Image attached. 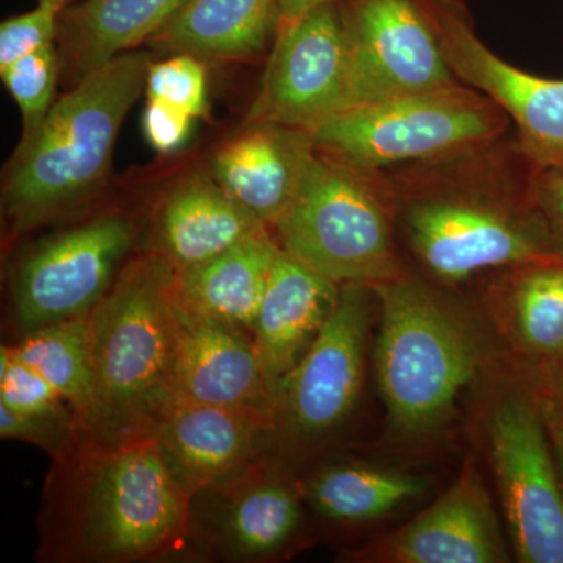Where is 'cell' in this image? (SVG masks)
Wrapping results in <instances>:
<instances>
[{
    "mask_svg": "<svg viewBox=\"0 0 563 563\" xmlns=\"http://www.w3.org/2000/svg\"><path fill=\"white\" fill-rule=\"evenodd\" d=\"M340 288L280 247L252 333L274 393L331 318Z\"/></svg>",
    "mask_w": 563,
    "mask_h": 563,
    "instance_id": "ffe728a7",
    "label": "cell"
},
{
    "mask_svg": "<svg viewBox=\"0 0 563 563\" xmlns=\"http://www.w3.org/2000/svg\"><path fill=\"white\" fill-rule=\"evenodd\" d=\"M366 563H501L509 561L498 517L476 462L428 509L361 550L343 554Z\"/></svg>",
    "mask_w": 563,
    "mask_h": 563,
    "instance_id": "9a60e30c",
    "label": "cell"
},
{
    "mask_svg": "<svg viewBox=\"0 0 563 563\" xmlns=\"http://www.w3.org/2000/svg\"><path fill=\"white\" fill-rule=\"evenodd\" d=\"M339 0H279V24L298 20L318 7L336 3Z\"/></svg>",
    "mask_w": 563,
    "mask_h": 563,
    "instance_id": "e575fe53",
    "label": "cell"
},
{
    "mask_svg": "<svg viewBox=\"0 0 563 563\" xmlns=\"http://www.w3.org/2000/svg\"><path fill=\"white\" fill-rule=\"evenodd\" d=\"M531 376V374H529ZM536 387L537 401L542 412L544 428L550 437L551 446L563 483V402L555 393L553 385L543 377L531 376Z\"/></svg>",
    "mask_w": 563,
    "mask_h": 563,
    "instance_id": "836d02e7",
    "label": "cell"
},
{
    "mask_svg": "<svg viewBox=\"0 0 563 563\" xmlns=\"http://www.w3.org/2000/svg\"><path fill=\"white\" fill-rule=\"evenodd\" d=\"M537 377H543V379H547L548 383L553 385L555 393H558L559 398H561V401L563 402V358L554 366L553 369H551L550 373L547 374V376Z\"/></svg>",
    "mask_w": 563,
    "mask_h": 563,
    "instance_id": "d590c367",
    "label": "cell"
},
{
    "mask_svg": "<svg viewBox=\"0 0 563 563\" xmlns=\"http://www.w3.org/2000/svg\"><path fill=\"white\" fill-rule=\"evenodd\" d=\"M279 27V0H185L152 36L154 49L213 60L257 57Z\"/></svg>",
    "mask_w": 563,
    "mask_h": 563,
    "instance_id": "cb8c5ba5",
    "label": "cell"
},
{
    "mask_svg": "<svg viewBox=\"0 0 563 563\" xmlns=\"http://www.w3.org/2000/svg\"><path fill=\"white\" fill-rule=\"evenodd\" d=\"M150 66V55L131 51L90 70L22 135L2 180L10 236L65 217L101 190L122 122L146 92Z\"/></svg>",
    "mask_w": 563,
    "mask_h": 563,
    "instance_id": "3957f363",
    "label": "cell"
},
{
    "mask_svg": "<svg viewBox=\"0 0 563 563\" xmlns=\"http://www.w3.org/2000/svg\"><path fill=\"white\" fill-rule=\"evenodd\" d=\"M195 118L158 99H147L143 113V132L152 147L161 154L179 150L190 136Z\"/></svg>",
    "mask_w": 563,
    "mask_h": 563,
    "instance_id": "1f68e13d",
    "label": "cell"
},
{
    "mask_svg": "<svg viewBox=\"0 0 563 563\" xmlns=\"http://www.w3.org/2000/svg\"><path fill=\"white\" fill-rule=\"evenodd\" d=\"M490 332L518 369L547 376L563 358V257L506 269L484 295Z\"/></svg>",
    "mask_w": 563,
    "mask_h": 563,
    "instance_id": "ac0fdd59",
    "label": "cell"
},
{
    "mask_svg": "<svg viewBox=\"0 0 563 563\" xmlns=\"http://www.w3.org/2000/svg\"><path fill=\"white\" fill-rule=\"evenodd\" d=\"M385 181L314 152L273 231L282 251L339 285H374L407 272Z\"/></svg>",
    "mask_w": 563,
    "mask_h": 563,
    "instance_id": "8992f818",
    "label": "cell"
},
{
    "mask_svg": "<svg viewBox=\"0 0 563 563\" xmlns=\"http://www.w3.org/2000/svg\"><path fill=\"white\" fill-rule=\"evenodd\" d=\"M529 202L563 254V172H532Z\"/></svg>",
    "mask_w": 563,
    "mask_h": 563,
    "instance_id": "d6a6232c",
    "label": "cell"
},
{
    "mask_svg": "<svg viewBox=\"0 0 563 563\" xmlns=\"http://www.w3.org/2000/svg\"><path fill=\"white\" fill-rule=\"evenodd\" d=\"M68 5L65 0H36L35 9L3 21L0 24V70L55 44L63 10Z\"/></svg>",
    "mask_w": 563,
    "mask_h": 563,
    "instance_id": "f546056e",
    "label": "cell"
},
{
    "mask_svg": "<svg viewBox=\"0 0 563 563\" xmlns=\"http://www.w3.org/2000/svg\"><path fill=\"white\" fill-rule=\"evenodd\" d=\"M490 395L485 440L515 555L563 563V483L532 377L510 362Z\"/></svg>",
    "mask_w": 563,
    "mask_h": 563,
    "instance_id": "ba28073f",
    "label": "cell"
},
{
    "mask_svg": "<svg viewBox=\"0 0 563 563\" xmlns=\"http://www.w3.org/2000/svg\"><path fill=\"white\" fill-rule=\"evenodd\" d=\"M0 404L22 417L73 424L76 412L38 372L22 362L11 344L0 350Z\"/></svg>",
    "mask_w": 563,
    "mask_h": 563,
    "instance_id": "4316f807",
    "label": "cell"
},
{
    "mask_svg": "<svg viewBox=\"0 0 563 563\" xmlns=\"http://www.w3.org/2000/svg\"><path fill=\"white\" fill-rule=\"evenodd\" d=\"M373 290L347 284L331 318L274 393L268 453L290 463L318 450L350 420L361 398Z\"/></svg>",
    "mask_w": 563,
    "mask_h": 563,
    "instance_id": "9c48e42d",
    "label": "cell"
},
{
    "mask_svg": "<svg viewBox=\"0 0 563 563\" xmlns=\"http://www.w3.org/2000/svg\"><path fill=\"white\" fill-rule=\"evenodd\" d=\"M266 229L213 176L195 174L177 181L158 203L152 252L184 272Z\"/></svg>",
    "mask_w": 563,
    "mask_h": 563,
    "instance_id": "44dd1931",
    "label": "cell"
},
{
    "mask_svg": "<svg viewBox=\"0 0 563 563\" xmlns=\"http://www.w3.org/2000/svg\"><path fill=\"white\" fill-rule=\"evenodd\" d=\"M266 229L217 257L176 272L177 296L192 312L254 333L280 246Z\"/></svg>",
    "mask_w": 563,
    "mask_h": 563,
    "instance_id": "7402d4cb",
    "label": "cell"
},
{
    "mask_svg": "<svg viewBox=\"0 0 563 563\" xmlns=\"http://www.w3.org/2000/svg\"><path fill=\"white\" fill-rule=\"evenodd\" d=\"M65 2L69 3V5H70V3L77 2V0H65Z\"/></svg>",
    "mask_w": 563,
    "mask_h": 563,
    "instance_id": "8d00e7d4",
    "label": "cell"
},
{
    "mask_svg": "<svg viewBox=\"0 0 563 563\" xmlns=\"http://www.w3.org/2000/svg\"><path fill=\"white\" fill-rule=\"evenodd\" d=\"M272 57L244 124L312 133L350 106V62L342 11L318 7L277 27Z\"/></svg>",
    "mask_w": 563,
    "mask_h": 563,
    "instance_id": "4fadbf2b",
    "label": "cell"
},
{
    "mask_svg": "<svg viewBox=\"0 0 563 563\" xmlns=\"http://www.w3.org/2000/svg\"><path fill=\"white\" fill-rule=\"evenodd\" d=\"M11 347L22 362L38 372L73 407L81 435L90 418L95 395V363L88 317L43 325L20 335Z\"/></svg>",
    "mask_w": 563,
    "mask_h": 563,
    "instance_id": "484cf974",
    "label": "cell"
},
{
    "mask_svg": "<svg viewBox=\"0 0 563 563\" xmlns=\"http://www.w3.org/2000/svg\"><path fill=\"white\" fill-rule=\"evenodd\" d=\"M177 306L176 269L150 251L125 263L88 314L95 395L84 439H154L158 422L176 401Z\"/></svg>",
    "mask_w": 563,
    "mask_h": 563,
    "instance_id": "7a4b0ae2",
    "label": "cell"
},
{
    "mask_svg": "<svg viewBox=\"0 0 563 563\" xmlns=\"http://www.w3.org/2000/svg\"><path fill=\"white\" fill-rule=\"evenodd\" d=\"M299 481L307 506L336 525L379 520L428 490L417 474L362 463H324Z\"/></svg>",
    "mask_w": 563,
    "mask_h": 563,
    "instance_id": "d4e9b609",
    "label": "cell"
},
{
    "mask_svg": "<svg viewBox=\"0 0 563 563\" xmlns=\"http://www.w3.org/2000/svg\"><path fill=\"white\" fill-rule=\"evenodd\" d=\"M314 152L312 133L269 122L244 124V131L214 154L213 179L273 229L295 198Z\"/></svg>",
    "mask_w": 563,
    "mask_h": 563,
    "instance_id": "d6986e66",
    "label": "cell"
},
{
    "mask_svg": "<svg viewBox=\"0 0 563 563\" xmlns=\"http://www.w3.org/2000/svg\"><path fill=\"white\" fill-rule=\"evenodd\" d=\"M190 499L154 439L101 443L80 437L52 459L36 558L51 563L157 562L191 544Z\"/></svg>",
    "mask_w": 563,
    "mask_h": 563,
    "instance_id": "6da1fadb",
    "label": "cell"
},
{
    "mask_svg": "<svg viewBox=\"0 0 563 563\" xmlns=\"http://www.w3.org/2000/svg\"><path fill=\"white\" fill-rule=\"evenodd\" d=\"M136 236L129 214L109 211L33 244L11 276V317L20 335L87 318L131 261Z\"/></svg>",
    "mask_w": 563,
    "mask_h": 563,
    "instance_id": "30bf717a",
    "label": "cell"
},
{
    "mask_svg": "<svg viewBox=\"0 0 563 563\" xmlns=\"http://www.w3.org/2000/svg\"><path fill=\"white\" fill-rule=\"evenodd\" d=\"M532 177V174H531ZM517 187L492 174L387 185L415 257L431 279L459 285L477 274L563 257Z\"/></svg>",
    "mask_w": 563,
    "mask_h": 563,
    "instance_id": "5b68a950",
    "label": "cell"
},
{
    "mask_svg": "<svg viewBox=\"0 0 563 563\" xmlns=\"http://www.w3.org/2000/svg\"><path fill=\"white\" fill-rule=\"evenodd\" d=\"M306 506L290 463L262 454L191 495V544L224 562H272L301 542Z\"/></svg>",
    "mask_w": 563,
    "mask_h": 563,
    "instance_id": "8fae6325",
    "label": "cell"
},
{
    "mask_svg": "<svg viewBox=\"0 0 563 563\" xmlns=\"http://www.w3.org/2000/svg\"><path fill=\"white\" fill-rule=\"evenodd\" d=\"M268 437L269 422L258 415L177 399L154 442L174 481L191 496L268 453Z\"/></svg>",
    "mask_w": 563,
    "mask_h": 563,
    "instance_id": "e0dca14e",
    "label": "cell"
},
{
    "mask_svg": "<svg viewBox=\"0 0 563 563\" xmlns=\"http://www.w3.org/2000/svg\"><path fill=\"white\" fill-rule=\"evenodd\" d=\"M60 68V52L52 44L0 70L7 91L20 107L24 122L22 135L35 131L49 113L55 102Z\"/></svg>",
    "mask_w": 563,
    "mask_h": 563,
    "instance_id": "83f0119b",
    "label": "cell"
},
{
    "mask_svg": "<svg viewBox=\"0 0 563 563\" xmlns=\"http://www.w3.org/2000/svg\"><path fill=\"white\" fill-rule=\"evenodd\" d=\"M146 99H158L177 107L195 120L206 118L209 114L206 66L198 57L185 54L151 63Z\"/></svg>",
    "mask_w": 563,
    "mask_h": 563,
    "instance_id": "f1b7e54d",
    "label": "cell"
},
{
    "mask_svg": "<svg viewBox=\"0 0 563 563\" xmlns=\"http://www.w3.org/2000/svg\"><path fill=\"white\" fill-rule=\"evenodd\" d=\"M0 437L33 444L46 451L52 459H57L76 446L81 435L77 426L22 417L0 404Z\"/></svg>",
    "mask_w": 563,
    "mask_h": 563,
    "instance_id": "4dcf8cb0",
    "label": "cell"
},
{
    "mask_svg": "<svg viewBox=\"0 0 563 563\" xmlns=\"http://www.w3.org/2000/svg\"><path fill=\"white\" fill-rule=\"evenodd\" d=\"M340 11L350 62L347 109L462 84L422 0H352Z\"/></svg>",
    "mask_w": 563,
    "mask_h": 563,
    "instance_id": "7c38bea8",
    "label": "cell"
},
{
    "mask_svg": "<svg viewBox=\"0 0 563 563\" xmlns=\"http://www.w3.org/2000/svg\"><path fill=\"white\" fill-rule=\"evenodd\" d=\"M185 0H77L63 10L57 43L62 68L79 80L173 20ZM76 80V81H77Z\"/></svg>",
    "mask_w": 563,
    "mask_h": 563,
    "instance_id": "603a6c76",
    "label": "cell"
},
{
    "mask_svg": "<svg viewBox=\"0 0 563 563\" xmlns=\"http://www.w3.org/2000/svg\"><path fill=\"white\" fill-rule=\"evenodd\" d=\"M177 312L176 401L244 410L272 428L274 391L250 333L192 312L180 299Z\"/></svg>",
    "mask_w": 563,
    "mask_h": 563,
    "instance_id": "2e32d148",
    "label": "cell"
},
{
    "mask_svg": "<svg viewBox=\"0 0 563 563\" xmlns=\"http://www.w3.org/2000/svg\"><path fill=\"white\" fill-rule=\"evenodd\" d=\"M509 118L461 84L352 107L312 132L314 150L365 174L407 163H444L488 150Z\"/></svg>",
    "mask_w": 563,
    "mask_h": 563,
    "instance_id": "52a82bcc",
    "label": "cell"
},
{
    "mask_svg": "<svg viewBox=\"0 0 563 563\" xmlns=\"http://www.w3.org/2000/svg\"><path fill=\"white\" fill-rule=\"evenodd\" d=\"M422 2L455 76L490 98L514 122L528 165L533 172H563V79L536 76L503 60L455 3Z\"/></svg>",
    "mask_w": 563,
    "mask_h": 563,
    "instance_id": "5bb4252c",
    "label": "cell"
},
{
    "mask_svg": "<svg viewBox=\"0 0 563 563\" xmlns=\"http://www.w3.org/2000/svg\"><path fill=\"white\" fill-rule=\"evenodd\" d=\"M372 290L380 307L374 357L388 424L406 442L433 439L490 369V336L468 307L412 273Z\"/></svg>",
    "mask_w": 563,
    "mask_h": 563,
    "instance_id": "277c9868",
    "label": "cell"
}]
</instances>
